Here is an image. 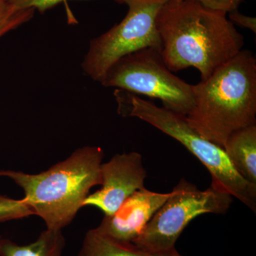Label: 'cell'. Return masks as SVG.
Masks as SVG:
<instances>
[{
  "label": "cell",
  "mask_w": 256,
  "mask_h": 256,
  "mask_svg": "<svg viewBox=\"0 0 256 256\" xmlns=\"http://www.w3.org/2000/svg\"><path fill=\"white\" fill-rule=\"evenodd\" d=\"M158 1V0H124V3L129 4L132 2H148ZM159 2V1H158Z\"/></svg>",
  "instance_id": "18"
},
{
  "label": "cell",
  "mask_w": 256,
  "mask_h": 256,
  "mask_svg": "<svg viewBox=\"0 0 256 256\" xmlns=\"http://www.w3.org/2000/svg\"><path fill=\"white\" fill-rule=\"evenodd\" d=\"M171 195L144 188L138 190L110 216H104L96 228L100 233L120 242H133L142 234L146 224Z\"/></svg>",
  "instance_id": "9"
},
{
  "label": "cell",
  "mask_w": 256,
  "mask_h": 256,
  "mask_svg": "<svg viewBox=\"0 0 256 256\" xmlns=\"http://www.w3.org/2000/svg\"><path fill=\"white\" fill-rule=\"evenodd\" d=\"M100 171L102 188L87 196L84 206L97 207L106 216L114 214L134 192L146 188V172L140 153L116 154L102 163Z\"/></svg>",
  "instance_id": "8"
},
{
  "label": "cell",
  "mask_w": 256,
  "mask_h": 256,
  "mask_svg": "<svg viewBox=\"0 0 256 256\" xmlns=\"http://www.w3.org/2000/svg\"><path fill=\"white\" fill-rule=\"evenodd\" d=\"M193 90L185 119L207 140L223 148L234 132L256 124V58L250 50H240Z\"/></svg>",
  "instance_id": "2"
},
{
  "label": "cell",
  "mask_w": 256,
  "mask_h": 256,
  "mask_svg": "<svg viewBox=\"0 0 256 256\" xmlns=\"http://www.w3.org/2000/svg\"><path fill=\"white\" fill-rule=\"evenodd\" d=\"M223 148L239 174L256 184V124L234 132Z\"/></svg>",
  "instance_id": "10"
},
{
  "label": "cell",
  "mask_w": 256,
  "mask_h": 256,
  "mask_svg": "<svg viewBox=\"0 0 256 256\" xmlns=\"http://www.w3.org/2000/svg\"><path fill=\"white\" fill-rule=\"evenodd\" d=\"M35 215L23 200H13L0 195V223Z\"/></svg>",
  "instance_id": "14"
},
{
  "label": "cell",
  "mask_w": 256,
  "mask_h": 256,
  "mask_svg": "<svg viewBox=\"0 0 256 256\" xmlns=\"http://www.w3.org/2000/svg\"><path fill=\"white\" fill-rule=\"evenodd\" d=\"M35 11L32 8H18L12 0H0V40L30 22L34 18Z\"/></svg>",
  "instance_id": "13"
},
{
  "label": "cell",
  "mask_w": 256,
  "mask_h": 256,
  "mask_svg": "<svg viewBox=\"0 0 256 256\" xmlns=\"http://www.w3.org/2000/svg\"><path fill=\"white\" fill-rule=\"evenodd\" d=\"M162 4L158 1L128 4L129 10L124 20L90 41L82 62L84 73L100 82L110 67L122 57L143 48L160 50L156 16Z\"/></svg>",
  "instance_id": "7"
},
{
  "label": "cell",
  "mask_w": 256,
  "mask_h": 256,
  "mask_svg": "<svg viewBox=\"0 0 256 256\" xmlns=\"http://www.w3.org/2000/svg\"><path fill=\"white\" fill-rule=\"evenodd\" d=\"M114 96L119 114L137 118L182 144L210 172L212 186L227 192L256 213V184L239 174L224 148L200 136L190 127L184 116L120 89L114 90Z\"/></svg>",
  "instance_id": "4"
},
{
  "label": "cell",
  "mask_w": 256,
  "mask_h": 256,
  "mask_svg": "<svg viewBox=\"0 0 256 256\" xmlns=\"http://www.w3.org/2000/svg\"><path fill=\"white\" fill-rule=\"evenodd\" d=\"M104 158L99 146H84L40 174L1 170L0 176L12 178L22 188V200L44 220L47 228L62 230L84 206L90 190L102 184Z\"/></svg>",
  "instance_id": "3"
},
{
  "label": "cell",
  "mask_w": 256,
  "mask_h": 256,
  "mask_svg": "<svg viewBox=\"0 0 256 256\" xmlns=\"http://www.w3.org/2000/svg\"><path fill=\"white\" fill-rule=\"evenodd\" d=\"M158 1L162 3V4H164V3L166 2L170 1V0H158Z\"/></svg>",
  "instance_id": "19"
},
{
  "label": "cell",
  "mask_w": 256,
  "mask_h": 256,
  "mask_svg": "<svg viewBox=\"0 0 256 256\" xmlns=\"http://www.w3.org/2000/svg\"><path fill=\"white\" fill-rule=\"evenodd\" d=\"M228 18L232 23L237 24L239 26L250 30L254 34L256 33V18L242 14L237 10L229 12Z\"/></svg>",
  "instance_id": "17"
},
{
  "label": "cell",
  "mask_w": 256,
  "mask_h": 256,
  "mask_svg": "<svg viewBox=\"0 0 256 256\" xmlns=\"http://www.w3.org/2000/svg\"><path fill=\"white\" fill-rule=\"evenodd\" d=\"M233 198L212 185L202 191L182 178L132 244L154 254L178 252L176 240L192 220L204 214H224L232 206Z\"/></svg>",
  "instance_id": "5"
},
{
  "label": "cell",
  "mask_w": 256,
  "mask_h": 256,
  "mask_svg": "<svg viewBox=\"0 0 256 256\" xmlns=\"http://www.w3.org/2000/svg\"><path fill=\"white\" fill-rule=\"evenodd\" d=\"M100 82L105 87L159 99L165 108L182 116L193 108V85L168 68L158 48H143L122 57Z\"/></svg>",
  "instance_id": "6"
},
{
  "label": "cell",
  "mask_w": 256,
  "mask_h": 256,
  "mask_svg": "<svg viewBox=\"0 0 256 256\" xmlns=\"http://www.w3.org/2000/svg\"><path fill=\"white\" fill-rule=\"evenodd\" d=\"M207 8L222 12L229 13L236 10L242 0H198Z\"/></svg>",
  "instance_id": "16"
},
{
  "label": "cell",
  "mask_w": 256,
  "mask_h": 256,
  "mask_svg": "<svg viewBox=\"0 0 256 256\" xmlns=\"http://www.w3.org/2000/svg\"><path fill=\"white\" fill-rule=\"evenodd\" d=\"M2 238V236H0V238Z\"/></svg>",
  "instance_id": "20"
},
{
  "label": "cell",
  "mask_w": 256,
  "mask_h": 256,
  "mask_svg": "<svg viewBox=\"0 0 256 256\" xmlns=\"http://www.w3.org/2000/svg\"><path fill=\"white\" fill-rule=\"evenodd\" d=\"M66 239L62 230L46 228L36 242L18 245L8 238H0V256H63Z\"/></svg>",
  "instance_id": "12"
},
{
  "label": "cell",
  "mask_w": 256,
  "mask_h": 256,
  "mask_svg": "<svg viewBox=\"0 0 256 256\" xmlns=\"http://www.w3.org/2000/svg\"><path fill=\"white\" fill-rule=\"evenodd\" d=\"M77 256H183L178 252L159 254L146 252L132 242H122L100 233L96 228L86 234Z\"/></svg>",
  "instance_id": "11"
},
{
  "label": "cell",
  "mask_w": 256,
  "mask_h": 256,
  "mask_svg": "<svg viewBox=\"0 0 256 256\" xmlns=\"http://www.w3.org/2000/svg\"><path fill=\"white\" fill-rule=\"evenodd\" d=\"M160 53L168 68L176 72L193 67L206 80L242 50L244 38L226 18L198 0H170L156 16Z\"/></svg>",
  "instance_id": "1"
},
{
  "label": "cell",
  "mask_w": 256,
  "mask_h": 256,
  "mask_svg": "<svg viewBox=\"0 0 256 256\" xmlns=\"http://www.w3.org/2000/svg\"><path fill=\"white\" fill-rule=\"evenodd\" d=\"M65 0H12L16 6L23 9H34L40 12H44L46 10L54 8ZM119 3H124V0H116Z\"/></svg>",
  "instance_id": "15"
}]
</instances>
